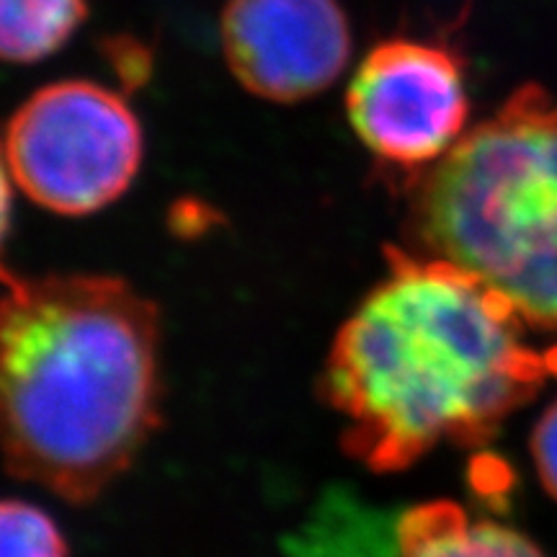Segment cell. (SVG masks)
I'll return each mask as SVG.
<instances>
[{"label":"cell","mask_w":557,"mask_h":557,"mask_svg":"<svg viewBox=\"0 0 557 557\" xmlns=\"http://www.w3.org/2000/svg\"><path fill=\"white\" fill-rule=\"evenodd\" d=\"M387 263L341 325L323 372L344 449L380 475L442 444L491 442L553 374L496 289L434 256L387 248Z\"/></svg>","instance_id":"obj_1"},{"label":"cell","mask_w":557,"mask_h":557,"mask_svg":"<svg viewBox=\"0 0 557 557\" xmlns=\"http://www.w3.org/2000/svg\"><path fill=\"white\" fill-rule=\"evenodd\" d=\"M158 308L99 274L13 276L0 310L5 465L88 504L158 426Z\"/></svg>","instance_id":"obj_2"},{"label":"cell","mask_w":557,"mask_h":557,"mask_svg":"<svg viewBox=\"0 0 557 557\" xmlns=\"http://www.w3.org/2000/svg\"><path fill=\"white\" fill-rule=\"evenodd\" d=\"M410 212L423 256L496 289L532 329H557L555 96L513 90L431 165Z\"/></svg>","instance_id":"obj_3"},{"label":"cell","mask_w":557,"mask_h":557,"mask_svg":"<svg viewBox=\"0 0 557 557\" xmlns=\"http://www.w3.org/2000/svg\"><path fill=\"white\" fill-rule=\"evenodd\" d=\"M143 165V129L127 101L90 81L32 94L5 129V171L34 205L58 214L99 212Z\"/></svg>","instance_id":"obj_4"},{"label":"cell","mask_w":557,"mask_h":557,"mask_svg":"<svg viewBox=\"0 0 557 557\" xmlns=\"http://www.w3.org/2000/svg\"><path fill=\"white\" fill-rule=\"evenodd\" d=\"M346 114L361 145L380 160L426 169L465 137L470 103L462 62L429 41H382L354 73Z\"/></svg>","instance_id":"obj_5"},{"label":"cell","mask_w":557,"mask_h":557,"mask_svg":"<svg viewBox=\"0 0 557 557\" xmlns=\"http://www.w3.org/2000/svg\"><path fill=\"white\" fill-rule=\"evenodd\" d=\"M220 37L240 86L276 103L318 96L341 78L351 54L338 0H227Z\"/></svg>","instance_id":"obj_6"},{"label":"cell","mask_w":557,"mask_h":557,"mask_svg":"<svg viewBox=\"0 0 557 557\" xmlns=\"http://www.w3.org/2000/svg\"><path fill=\"white\" fill-rule=\"evenodd\" d=\"M395 557H547L532 540L498 521L472 519L451 500L406 511Z\"/></svg>","instance_id":"obj_7"},{"label":"cell","mask_w":557,"mask_h":557,"mask_svg":"<svg viewBox=\"0 0 557 557\" xmlns=\"http://www.w3.org/2000/svg\"><path fill=\"white\" fill-rule=\"evenodd\" d=\"M86 16V0H0V52L21 65L50 58Z\"/></svg>","instance_id":"obj_8"},{"label":"cell","mask_w":557,"mask_h":557,"mask_svg":"<svg viewBox=\"0 0 557 557\" xmlns=\"http://www.w3.org/2000/svg\"><path fill=\"white\" fill-rule=\"evenodd\" d=\"M3 557H67L58 524L39 506L9 498L0 511Z\"/></svg>","instance_id":"obj_9"},{"label":"cell","mask_w":557,"mask_h":557,"mask_svg":"<svg viewBox=\"0 0 557 557\" xmlns=\"http://www.w3.org/2000/svg\"><path fill=\"white\" fill-rule=\"evenodd\" d=\"M532 459L545 491L557 500V400L542 413L534 426Z\"/></svg>","instance_id":"obj_10"},{"label":"cell","mask_w":557,"mask_h":557,"mask_svg":"<svg viewBox=\"0 0 557 557\" xmlns=\"http://www.w3.org/2000/svg\"><path fill=\"white\" fill-rule=\"evenodd\" d=\"M545 357H547L549 372H553V374H557V346H555V348H549V351L545 354Z\"/></svg>","instance_id":"obj_11"}]
</instances>
